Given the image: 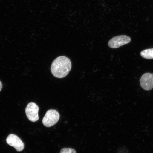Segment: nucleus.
I'll use <instances>...</instances> for the list:
<instances>
[{
    "label": "nucleus",
    "instance_id": "f257e3e1",
    "mask_svg": "<svg viewBox=\"0 0 153 153\" xmlns=\"http://www.w3.org/2000/svg\"><path fill=\"white\" fill-rule=\"evenodd\" d=\"M71 67V62L69 59L66 56H59L53 61L51 64V71L55 77L63 78L69 74Z\"/></svg>",
    "mask_w": 153,
    "mask_h": 153
},
{
    "label": "nucleus",
    "instance_id": "f03ea898",
    "mask_svg": "<svg viewBox=\"0 0 153 153\" xmlns=\"http://www.w3.org/2000/svg\"><path fill=\"white\" fill-rule=\"evenodd\" d=\"M60 115L56 110H48L42 120L43 125L47 127H50L56 124L60 119Z\"/></svg>",
    "mask_w": 153,
    "mask_h": 153
},
{
    "label": "nucleus",
    "instance_id": "7ed1b4c3",
    "mask_svg": "<svg viewBox=\"0 0 153 153\" xmlns=\"http://www.w3.org/2000/svg\"><path fill=\"white\" fill-rule=\"evenodd\" d=\"M131 41V38L128 36L126 35L118 36L110 40L108 42V45L111 48H117L129 43Z\"/></svg>",
    "mask_w": 153,
    "mask_h": 153
},
{
    "label": "nucleus",
    "instance_id": "20e7f679",
    "mask_svg": "<svg viewBox=\"0 0 153 153\" xmlns=\"http://www.w3.org/2000/svg\"><path fill=\"white\" fill-rule=\"evenodd\" d=\"M39 107L34 102H30L27 106L25 109V112L27 116L30 121L36 122L39 120L38 115Z\"/></svg>",
    "mask_w": 153,
    "mask_h": 153
},
{
    "label": "nucleus",
    "instance_id": "39448f33",
    "mask_svg": "<svg viewBox=\"0 0 153 153\" xmlns=\"http://www.w3.org/2000/svg\"><path fill=\"white\" fill-rule=\"evenodd\" d=\"M7 143L10 146L14 147L18 152L24 150V144L23 142L17 135L13 134H10L6 139Z\"/></svg>",
    "mask_w": 153,
    "mask_h": 153
},
{
    "label": "nucleus",
    "instance_id": "423d86ee",
    "mask_svg": "<svg viewBox=\"0 0 153 153\" xmlns=\"http://www.w3.org/2000/svg\"><path fill=\"white\" fill-rule=\"evenodd\" d=\"M141 87L145 91L153 88V74L146 73L143 74L140 79Z\"/></svg>",
    "mask_w": 153,
    "mask_h": 153
},
{
    "label": "nucleus",
    "instance_id": "0eeeda50",
    "mask_svg": "<svg viewBox=\"0 0 153 153\" xmlns=\"http://www.w3.org/2000/svg\"><path fill=\"white\" fill-rule=\"evenodd\" d=\"M140 55L142 57L147 59H153V48L145 49L141 51Z\"/></svg>",
    "mask_w": 153,
    "mask_h": 153
},
{
    "label": "nucleus",
    "instance_id": "6e6552de",
    "mask_svg": "<svg viewBox=\"0 0 153 153\" xmlns=\"http://www.w3.org/2000/svg\"><path fill=\"white\" fill-rule=\"evenodd\" d=\"M60 153H76V152L73 149L64 148L61 150Z\"/></svg>",
    "mask_w": 153,
    "mask_h": 153
},
{
    "label": "nucleus",
    "instance_id": "1a4fd4ad",
    "mask_svg": "<svg viewBox=\"0 0 153 153\" xmlns=\"http://www.w3.org/2000/svg\"><path fill=\"white\" fill-rule=\"evenodd\" d=\"M2 84L1 81H0V91H1L2 88Z\"/></svg>",
    "mask_w": 153,
    "mask_h": 153
}]
</instances>
